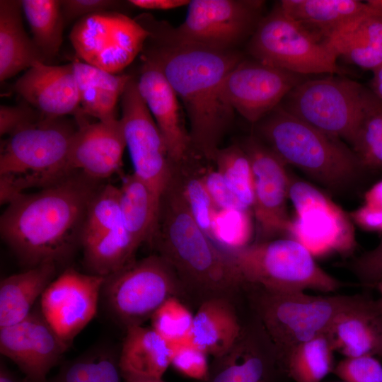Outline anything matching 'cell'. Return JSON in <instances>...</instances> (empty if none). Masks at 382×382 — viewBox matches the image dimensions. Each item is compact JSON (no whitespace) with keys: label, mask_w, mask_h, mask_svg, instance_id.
I'll use <instances>...</instances> for the list:
<instances>
[{"label":"cell","mask_w":382,"mask_h":382,"mask_svg":"<svg viewBox=\"0 0 382 382\" xmlns=\"http://www.w3.org/2000/svg\"><path fill=\"white\" fill-rule=\"evenodd\" d=\"M364 202L366 206L382 210V180L366 192Z\"/></svg>","instance_id":"48"},{"label":"cell","mask_w":382,"mask_h":382,"mask_svg":"<svg viewBox=\"0 0 382 382\" xmlns=\"http://www.w3.org/2000/svg\"><path fill=\"white\" fill-rule=\"evenodd\" d=\"M288 378L279 354L258 319L243 323L233 345L214 358L202 382H282Z\"/></svg>","instance_id":"18"},{"label":"cell","mask_w":382,"mask_h":382,"mask_svg":"<svg viewBox=\"0 0 382 382\" xmlns=\"http://www.w3.org/2000/svg\"><path fill=\"white\" fill-rule=\"evenodd\" d=\"M216 170L243 209H253V178L250 161L241 146L233 144L219 149L213 161Z\"/></svg>","instance_id":"35"},{"label":"cell","mask_w":382,"mask_h":382,"mask_svg":"<svg viewBox=\"0 0 382 382\" xmlns=\"http://www.w3.org/2000/svg\"><path fill=\"white\" fill-rule=\"evenodd\" d=\"M248 50L258 62L302 76L345 73L329 43L289 17L279 4L260 20Z\"/></svg>","instance_id":"10"},{"label":"cell","mask_w":382,"mask_h":382,"mask_svg":"<svg viewBox=\"0 0 382 382\" xmlns=\"http://www.w3.org/2000/svg\"><path fill=\"white\" fill-rule=\"evenodd\" d=\"M122 2L115 0H62L61 8L65 22L104 11H119Z\"/></svg>","instance_id":"43"},{"label":"cell","mask_w":382,"mask_h":382,"mask_svg":"<svg viewBox=\"0 0 382 382\" xmlns=\"http://www.w3.org/2000/svg\"><path fill=\"white\" fill-rule=\"evenodd\" d=\"M0 382H28L25 377L21 378L6 365L1 360L0 363Z\"/></svg>","instance_id":"49"},{"label":"cell","mask_w":382,"mask_h":382,"mask_svg":"<svg viewBox=\"0 0 382 382\" xmlns=\"http://www.w3.org/2000/svg\"><path fill=\"white\" fill-rule=\"evenodd\" d=\"M181 190L188 208L199 226L212 239L213 224L218 209L200 177H180L176 168Z\"/></svg>","instance_id":"38"},{"label":"cell","mask_w":382,"mask_h":382,"mask_svg":"<svg viewBox=\"0 0 382 382\" xmlns=\"http://www.w3.org/2000/svg\"><path fill=\"white\" fill-rule=\"evenodd\" d=\"M305 76L243 59L224 83L226 100L234 111L256 124L277 107Z\"/></svg>","instance_id":"16"},{"label":"cell","mask_w":382,"mask_h":382,"mask_svg":"<svg viewBox=\"0 0 382 382\" xmlns=\"http://www.w3.org/2000/svg\"><path fill=\"white\" fill-rule=\"evenodd\" d=\"M100 181L76 172L37 192L7 204L0 218L4 242L30 268L69 260L78 247L91 199Z\"/></svg>","instance_id":"2"},{"label":"cell","mask_w":382,"mask_h":382,"mask_svg":"<svg viewBox=\"0 0 382 382\" xmlns=\"http://www.w3.org/2000/svg\"><path fill=\"white\" fill-rule=\"evenodd\" d=\"M68 348L44 316L39 301L25 318L0 328L1 354L18 366L28 382H48V373Z\"/></svg>","instance_id":"19"},{"label":"cell","mask_w":382,"mask_h":382,"mask_svg":"<svg viewBox=\"0 0 382 382\" xmlns=\"http://www.w3.org/2000/svg\"><path fill=\"white\" fill-rule=\"evenodd\" d=\"M201 178L218 210L248 212L243 209L216 170L208 171Z\"/></svg>","instance_id":"44"},{"label":"cell","mask_w":382,"mask_h":382,"mask_svg":"<svg viewBox=\"0 0 382 382\" xmlns=\"http://www.w3.org/2000/svg\"><path fill=\"white\" fill-rule=\"evenodd\" d=\"M194 315L180 298L167 299L151 318V328L170 345L189 342Z\"/></svg>","instance_id":"37"},{"label":"cell","mask_w":382,"mask_h":382,"mask_svg":"<svg viewBox=\"0 0 382 382\" xmlns=\"http://www.w3.org/2000/svg\"><path fill=\"white\" fill-rule=\"evenodd\" d=\"M250 161L255 216L257 241L275 239L288 235L291 219L286 209L290 177L286 164L255 136L248 137L241 146Z\"/></svg>","instance_id":"15"},{"label":"cell","mask_w":382,"mask_h":382,"mask_svg":"<svg viewBox=\"0 0 382 382\" xmlns=\"http://www.w3.org/2000/svg\"><path fill=\"white\" fill-rule=\"evenodd\" d=\"M33 40L47 62L59 52L65 23L61 0H21Z\"/></svg>","instance_id":"34"},{"label":"cell","mask_w":382,"mask_h":382,"mask_svg":"<svg viewBox=\"0 0 382 382\" xmlns=\"http://www.w3.org/2000/svg\"><path fill=\"white\" fill-rule=\"evenodd\" d=\"M378 291L380 292L381 294H382V280H381L376 286V287Z\"/></svg>","instance_id":"53"},{"label":"cell","mask_w":382,"mask_h":382,"mask_svg":"<svg viewBox=\"0 0 382 382\" xmlns=\"http://www.w3.org/2000/svg\"><path fill=\"white\" fill-rule=\"evenodd\" d=\"M335 352L345 357L371 355L382 358V315L379 299L359 294L339 314L327 332Z\"/></svg>","instance_id":"23"},{"label":"cell","mask_w":382,"mask_h":382,"mask_svg":"<svg viewBox=\"0 0 382 382\" xmlns=\"http://www.w3.org/2000/svg\"><path fill=\"white\" fill-rule=\"evenodd\" d=\"M280 105L319 130L352 146L366 118L382 109V100L362 84L344 77L306 79Z\"/></svg>","instance_id":"7"},{"label":"cell","mask_w":382,"mask_h":382,"mask_svg":"<svg viewBox=\"0 0 382 382\" xmlns=\"http://www.w3.org/2000/svg\"><path fill=\"white\" fill-rule=\"evenodd\" d=\"M248 289L253 316L272 341L283 364L295 347L327 332L337 316L359 296H316L304 291H271L257 287Z\"/></svg>","instance_id":"6"},{"label":"cell","mask_w":382,"mask_h":382,"mask_svg":"<svg viewBox=\"0 0 382 382\" xmlns=\"http://www.w3.org/2000/svg\"><path fill=\"white\" fill-rule=\"evenodd\" d=\"M186 296L172 267L159 255L134 260L104 277L100 303L125 329L142 325L169 298Z\"/></svg>","instance_id":"9"},{"label":"cell","mask_w":382,"mask_h":382,"mask_svg":"<svg viewBox=\"0 0 382 382\" xmlns=\"http://www.w3.org/2000/svg\"><path fill=\"white\" fill-rule=\"evenodd\" d=\"M44 117L33 107L23 103L17 105L0 106V135H11L42 120Z\"/></svg>","instance_id":"42"},{"label":"cell","mask_w":382,"mask_h":382,"mask_svg":"<svg viewBox=\"0 0 382 382\" xmlns=\"http://www.w3.org/2000/svg\"><path fill=\"white\" fill-rule=\"evenodd\" d=\"M149 243L172 267L186 296L199 304L216 297L231 299L243 289L229 255L192 216L176 173L161 197L158 222Z\"/></svg>","instance_id":"3"},{"label":"cell","mask_w":382,"mask_h":382,"mask_svg":"<svg viewBox=\"0 0 382 382\" xmlns=\"http://www.w3.org/2000/svg\"><path fill=\"white\" fill-rule=\"evenodd\" d=\"M335 352L327 332L299 344L284 360L287 377L295 382H321L333 372Z\"/></svg>","instance_id":"33"},{"label":"cell","mask_w":382,"mask_h":382,"mask_svg":"<svg viewBox=\"0 0 382 382\" xmlns=\"http://www.w3.org/2000/svg\"><path fill=\"white\" fill-rule=\"evenodd\" d=\"M172 347L151 327L126 330L119 352L123 377L162 378L170 366Z\"/></svg>","instance_id":"26"},{"label":"cell","mask_w":382,"mask_h":382,"mask_svg":"<svg viewBox=\"0 0 382 382\" xmlns=\"http://www.w3.org/2000/svg\"><path fill=\"white\" fill-rule=\"evenodd\" d=\"M242 326L229 299L212 298L202 302L194 315L190 341L215 358L233 345Z\"/></svg>","instance_id":"24"},{"label":"cell","mask_w":382,"mask_h":382,"mask_svg":"<svg viewBox=\"0 0 382 382\" xmlns=\"http://www.w3.org/2000/svg\"><path fill=\"white\" fill-rule=\"evenodd\" d=\"M137 83L163 138L171 161L176 168L183 166L187 161L192 146L189 134L183 125L175 91L161 69L144 59Z\"/></svg>","instance_id":"21"},{"label":"cell","mask_w":382,"mask_h":382,"mask_svg":"<svg viewBox=\"0 0 382 382\" xmlns=\"http://www.w3.org/2000/svg\"><path fill=\"white\" fill-rule=\"evenodd\" d=\"M327 42L338 57L360 68L382 66V18L374 11L342 26Z\"/></svg>","instance_id":"28"},{"label":"cell","mask_w":382,"mask_h":382,"mask_svg":"<svg viewBox=\"0 0 382 382\" xmlns=\"http://www.w3.org/2000/svg\"><path fill=\"white\" fill-rule=\"evenodd\" d=\"M122 379L119 352L111 345L102 343L64 362L48 382H122Z\"/></svg>","instance_id":"32"},{"label":"cell","mask_w":382,"mask_h":382,"mask_svg":"<svg viewBox=\"0 0 382 382\" xmlns=\"http://www.w3.org/2000/svg\"><path fill=\"white\" fill-rule=\"evenodd\" d=\"M170 366L180 374L202 382L207 379L208 354L190 341L171 345Z\"/></svg>","instance_id":"39"},{"label":"cell","mask_w":382,"mask_h":382,"mask_svg":"<svg viewBox=\"0 0 382 382\" xmlns=\"http://www.w3.org/2000/svg\"><path fill=\"white\" fill-rule=\"evenodd\" d=\"M125 382H165L162 378L123 377Z\"/></svg>","instance_id":"51"},{"label":"cell","mask_w":382,"mask_h":382,"mask_svg":"<svg viewBox=\"0 0 382 382\" xmlns=\"http://www.w3.org/2000/svg\"><path fill=\"white\" fill-rule=\"evenodd\" d=\"M119 190L123 223L139 248L154 234L161 197L134 173L123 178Z\"/></svg>","instance_id":"31"},{"label":"cell","mask_w":382,"mask_h":382,"mask_svg":"<svg viewBox=\"0 0 382 382\" xmlns=\"http://www.w3.org/2000/svg\"><path fill=\"white\" fill-rule=\"evenodd\" d=\"M187 0H129L127 3L132 7L144 10L168 11L190 4Z\"/></svg>","instance_id":"47"},{"label":"cell","mask_w":382,"mask_h":382,"mask_svg":"<svg viewBox=\"0 0 382 382\" xmlns=\"http://www.w3.org/2000/svg\"><path fill=\"white\" fill-rule=\"evenodd\" d=\"M366 3L376 15L382 18V0H368Z\"/></svg>","instance_id":"52"},{"label":"cell","mask_w":382,"mask_h":382,"mask_svg":"<svg viewBox=\"0 0 382 382\" xmlns=\"http://www.w3.org/2000/svg\"><path fill=\"white\" fill-rule=\"evenodd\" d=\"M149 35L135 18L112 11L79 19L69 39L76 54L83 62L119 74L141 53Z\"/></svg>","instance_id":"12"},{"label":"cell","mask_w":382,"mask_h":382,"mask_svg":"<svg viewBox=\"0 0 382 382\" xmlns=\"http://www.w3.org/2000/svg\"><path fill=\"white\" fill-rule=\"evenodd\" d=\"M255 125V137L286 165L299 168L329 189L349 187L366 170L342 139L311 126L280 105Z\"/></svg>","instance_id":"4"},{"label":"cell","mask_w":382,"mask_h":382,"mask_svg":"<svg viewBox=\"0 0 382 382\" xmlns=\"http://www.w3.org/2000/svg\"><path fill=\"white\" fill-rule=\"evenodd\" d=\"M75 130L60 117H44L1 141V204H8L28 190L57 184L77 172L69 162Z\"/></svg>","instance_id":"5"},{"label":"cell","mask_w":382,"mask_h":382,"mask_svg":"<svg viewBox=\"0 0 382 382\" xmlns=\"http://www.w3.org/2000/svg\"><path fill=\"white\" fill-rule=\"evenodd\" d=\"M136 20L149 33L141 59L163 72L185 108L192 149L213 161L234 114L224 98V83L243 59L241 54L182 42L170 25L149 14Z\"/></svg>","instance_id":"1"},{"label":"cell","mask_w":382,"mask_h":382,"mask_svg":"<svg viewBox=\"0 0 382 382\" xmlns=\"http://www.w3.org/2000/svg\"><path fill=\"white\" fill-rule=\"evenodd\" d=\"M371 91L382 100V66L373 71Z\"/></svg>","instance_id":"50"},{"label":"cell","mask_w":382,"mask_h":382,"mask_svg":"<svg viewBox=\"0 0 382 382\" xmlns=\"http://www.w3.org/2000/svg\"><path fill=\"white\" fill-rule=\"evenodd\" d=\"M21 0L0 1V81L8 79L37 62L47 63L22 19Z\"/></svg>","instance_id":"25"},{"label":"cell","mask_w":382,"mask_h":382,"mask_svg":"<svg viewBox=\"0 0 382 382\" xmlns=\"http://www.w3.org/2000/svg\"><path fill=\"white\" fill-rule=\"evenodd\" d=\"M57 265L45 263L8 276L0 283V328L25 318L55 279Z\"/></svg>","instance_id":"27"},{"label":"cell","mask_w":382,"mask_h":382,"mask_svg":"<svg viewBox=\"0 0 382 382\" xmlns=\"http://www.w3.org/2000/svg\"><path fill=\"white\" fill-rule=\"evenodd\" d=\"M79 122L69 149L72 168L98 181L110 177L120 169L126 148L121 120Z\"/></svg>","instance_id":"20"},{"label":"cell","mask_w":382,"mask_h":382,"mask_svg":"<svg viewBox=\"0 0 382 382\" xmlns=\"http://www.w3.org/2000/svg\"><path fill=\"white\" fill-rule=\"evenodd\" d=\"M263 1L193 0L185 21L170 27L178 40L216 50L233 48L252 35L259 22Z\"/></svg>","instance_id":"13"},{"label":"cell","mask_w":382,"mask_h":382,"mask_svg":"<svg viewBox=\"0 0 382 382\" xmlns=\"http://www.w3.org/2000/svg\"><path fill=\"white\" fill-rule=\"evenodd\" d=\"M382 142V109L369 116L360 127L352 146L361 160Z\"/></svg>","instance_id":"45"},{"label":"cell","mask_w":382,"mask_h":382,"mask_svg":"<svg viewBox=\"0 0 382 382\" xmlns=\"http://www.w3.org/2000/svg\"><path fill=\"white\" fill-rule=\"evenodd\" d=\"M352 221L369 231L382 232V210L365 204L349 213Z\"/></svg>","instance_id":"46"},{"label":"cell","mask_w":382,"mask_h":382,"mask_svg":"<svg viewBox=\"0 0 382 382\" xmlns=\"http://www.w3.org/2000/svg\"><path fill=\"white\" fill-rule=\"evenodd\" d=\"M122 117L126 147L134 168V174L162 197L176 170L171 161L161 132L137 83L132 77L122 96Z\"/></svg>","instance_id":"14"},{"label":"cell","mask_w":382,"mask_h":382,"mask_svg":"<svg viewBox=\"0 0 382 382\" xmlns=\"http://www.w3.org/2000/svg\"><path fill=\"white\" fill-rule=\"evenodd\" d=\"M124 224L119 187L101 185L89 204L81 236V244Z\"/></svg>","instance_id":"36"},{"label":"cell","mask_w":382,"mask_h":382,"mask_svg":"<svg viewBox=\"0 0 382 382\" xmlns=\"http://www.w3.org/2000/svg\"><path fill=\"white\" fill-rule=\"evenodd\" d=\"M13 90L44 117L76 113L80 98L73 64L37 62L19 77Z\"/></svg>","instance_id":"22"},{"label":"cell","mask_w":382,"mask_h":382,"mask_svg":"<svg viewBox=\"0 0 382 382\" xmlns=\"http://www.w3.org/2000/svg\"><path fill=\"white\" fill-rule=\"evenodd\" d=\"M347 265L362 284L375 288L382 280V237L377 246L355 257Z\"/></svg>","instance_id":"41"},{"label":"cell","mask_w":382,"mask_h":382,"mask_svg":"<svg viewBox=\"0 0 382 382\" xmlns=\"http://www.w3.org/2000/svg\"><path fill=\"white\" fill-rule=\"evenodd\" d=\"M333 373L344 382H382V364L371 355L345 357Z\"/></svg>","instance_id":"40"},{"label":"cell","mask_w":382,"mask_h":382,"mask_svg":"<svg viewBox=\"0 0 382 382\" xmlns=\"http://www.w3.org/2000/svg\"><path fill=\"white\" fill-rule=\"evenodd\" d=\"M378 299H379L380 307H381V315H382V294H381V297Z\"/></svg>","instance_id":"54"},{"label":"cell","mask_w":382,"mask_h":382,"mask_svg":"<svg viewBox=\"0 0 382 382\" xmlns=\"http://www.w3.org/2000/svg\"><path fill=\"white\" fill-rule=\"evenodd\" d=\"M226 253L243 288L329 293L344 286L318 265L304 245L288 237L255 241Z\"/></svg>","instance_id":"8"},{"label":"cell","mask_w":382,"mask_h":382,"mask_svg":"<svg viewBox=\"0 0 382 382\" xmlns=\"http://www.w3.org/2000/svg\"><path fill=\"white\" fill-rule=\"evenodd\" d=\"M104 277L67 268L47 286L39 301L41 311L69 347L94 318Z\"/></svg>","instance_id":"17"},{"label":"cell","mask_w":382,"mask_h":382,"mask_svg":"<svg viewBox=\"0 0 382 382\" xmlns=\"http://www.w3.org/2000/svg\"><path fill=\"white\" fill-rule=\"evenodd\" d=\"M340 382H344V381H340Z\"/></svg>","instance_id":"55"},{"label":"cell","mask_w":382,"mask_h":382,"mask_svg":"<svg viewBox=\"0 0 382 382\" xmlns=\"http://www.w3.org/2000/svg\"><path fill=\"white\" fill-rule=\"evenodd\" d=\"M283 11L320 38L327 39L349 22L373 12L358 0H282Z\"/></svg>","instance_id":"29"},{"label":"cell","mask_w":382,"mask_h":382,"mask_svg":"<svg viewBox=\"0 0 382 382\" xmlns=\"http://www.w3.org/2000/svg\"><path fill=\"white\" fill-rule=\"evenodd\" d=\"M72 64L82 112L98 121L117 119V101L132 76L112 74L79 60Z\"/></svg>","instance_id":"30"},{"label":"cell","mask_w":382,"mask_h":382,"mask_svg":"<svg viewBox=\"0 0 382 382\" xmlns=\"http://www.w3.org/2000/svg\"><path fill=\"white\" fill-rule=\"evenodd\" d=\"M289 199L295 209L289 238L315 257L331 253H352L357 246L353 221L323 192L310 183L290 178Z\"/></svg>","instance_id":"11"}]
</instances>
